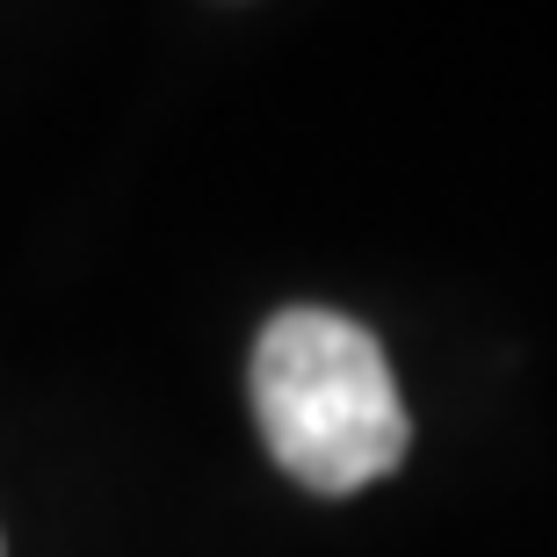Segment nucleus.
<instances>
[{"label": "nucleus", "instance_id": "1", "mask_svg": "<svg viewBox=\"0 0 557 557\" xmlns=\"http://www.w3.org/2000/svg\"><path fill=\"white\" fill-rule=\"evenodd\" d=\"M253 420L261 442L305 493L348 499L392 478L413 449V420L376 333L348 311L289 305L253 341Z\"/></svg>", "mask_w": 557, "mask_h": 557}]
</instances>
